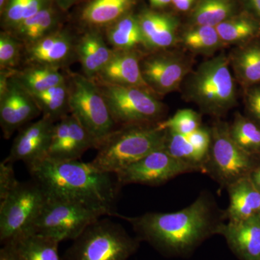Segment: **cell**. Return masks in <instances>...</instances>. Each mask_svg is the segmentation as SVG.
<instances>
[{
  "label": "cell",
  "mask_w": 260,
  "mask_h": 260,
  "mask_svg": "<svg viewBox=\"0 0 260 260\" xmlns=\"http://www.w3.org/2000/svg\"><path fill=\"white\" fill-rule=\"evenodd\" d=\"M197 172L190 165L174 158L164 149L155 150L116 174L121 185L158 186L181 174Z\"/></svg>",
  "instance_id": "obj_12"
},
{
  "label": "cell",
  "mask_w": 260,
  "mask_h": 260,
  "mask_svg": "<svg viewBox=\"0 0 260 260\" xmlns=\"http://www.w3.org/2000/svg\"><path fill=\"white\" fill-rule=\"evenodd\" d=\"M91 148H95L91 137L78 119L70 114L54 123L46 158L54 160H78Z\"/></svg>",
  "instance_id": "obj_14"
},
{
  "label": "cell",
  "mask_w": 260,
  "mask_h": 260,
  "mask_svg": "<svg viewBox=\"0 0 260 260\" xmlns=\"http://www.w3.org/2000/svg\"><path fill=\"white\" fill-rule=\"evenodd\" d=\"M195 0H172V4L176 9L181 12H186L190 9Z\"/></svg>",
  "instance_id": "obj_43"
},
{
  "label": "cell",
  "mask_w": 260,
  "mask_h": 260,
  "mask_svg": "<svg viewBox=\"0 0 260 260\" xmlns=\"http://www.w3.org/2000/svg\"><path fill=\"white\" fill-rule=\"evenodd\" d=\"M211 131V145L204 171L223 187H229L254 170L253 155L233 140L226 123L217 122Z\"/></svg>",
  "instance_id": "obj_9"
},
{
  "label": "cell",
  "mask_w": 260,
  "mask_h": 260,
  "mask_svg": "<svg viewBox=\"0 0 260 260\" xmlns=\"http://www.w3.org/2000/svg\"><path fill=\"white\" fill-rule=\"evenodd\" d=\"M242 10L260 22V0H240Z\"/></svg>",
  "instance_id": "obj_41"
},
{
  "label": "cell",
  "mask_w": 260,
  "mask_h": 260,
  "mask_svg": "<svg viewBox=\"0 0 260 260\" xmlns=\"http://www.w3.org/2000/svg\"><path fill=\"white\" fill-rule=\"evenodd\" d=\"M20 44L13 35L2 32L0 35V69L15 70L20 58Z\"/></svg>",
  "instance_id": "obj_35"
},
{
  "label": "cell",
  "mask_w": 260,
  "mask_h": 260,
  "mask_svg": "<svg viewBox=\"0 0 260 260\" xmlns=\"http://www.w3.org/2000/svg\"><path fill=\"white\" fill-rule=\"evenodd\" d=\"M136 0H91L81 13V20L90 27H109L128 14Z\"/></svg>",
  "instance_id": "obj_23"
},
{
  "label": "cell",
  "mask_w": 260,
  "mask_h": 260,
  "mask_svg": "<svg viewBox=\"0 0 260 260\" xmlns=\"http://www.w3.org/2000/svg\"><path fill=\"white\" fill-rule=\"evenodd\" d=\"M76 44L69 32L56 30L38 42L26 46L25 58L30 65L59 69L75 52Z\"/></svg>",
  "instance_id": "obj_16"
},
{
  "label": "cell",
  "mask_w": 260,
  "mask_h": 260,
  "mask_svg": "<svg viewBox=\"0 0 260 260\" xmlns=\"http://www.w3.org/2000/svg\"><path fill=\"white\" fill-rule=\"evenodd\" d=\"M117 217L129 222L135 232L164 252L183 254L206 238L218 234L222 223L212 198L201 195L174 213H147L137 217Z\"/></svg>",
  "instance_id": "obj_2"
},
{
  "label": "cell",
  "mask_w": 260,
  "mask_h": 260,
  "mask_svg": "<svg viewBox=\"0 0 260 260\" xmlns=\"http://www.w3.org/2000/svg\"><path fill=\"white\" fill-rule=\"evenodd\" d=\"M95 82L116 124L135 125L161 121L165 107L150 90Z\"/></svg>",
  "instance_id": "obj_8"
},
{
  "label": "cell",
  "mask_w": 260,
  "mask_h": 260,
  "mask_svg": "<svg viewBox=\"0 0 260 260\" xmlns=\"http://www.w3.org/2000/svg\"><path fill=\"white\" fill-rule=\"evenodd\" d=\"M8 243L14 248L19 260H61L59 242L38 233H27Z\"/></svg>",
  "instance_id": "obj_24"
},
{
  "label": "cell",
  "mask_w": 260,
  "mask_h": 260,
  "mask_svg": "<svg viewBox=\"0 0 260 260\" xmlns=\"http://www.w3.org/2000/svg\"><path fill=\"white\" fill-rule=\"evenodd\" d=\"M223 44H242L260 38V22L242 11L216 27Z\"/></svg>",
  "instance_id": "obj_27"
},
{
  "label": "cell",
  "mask_w": 260,
  "mask_h": 260,
  "mask_svg": "<svg viewBox=\"0 0 260 260\" xmlns=\"http://www.w3.org/2000/svg\"><path fill=\"white\" fill-rule=\"evenodd\" d=\"M47 200L45 191L34 179L19 181L8 196L0 201L2 244L31 232Z\"/></svg>",
  "instance_id": "obj_7"
},
{
  "label": "cell",
  "mask_w": 260,
  "mask_h": 260,
  "mask_svg": "<svg viewBox=\"0 0 260 260\" xmlns=\"http://www.w3.org/2000/svg\"><path fill=\"white\" fill-rule=\"evenodd\" d=\"M236 255L242 260H260V215L245 220H229L219 229Z\"/></svg>",
  "instance_id": "obj_17"
},
{
  "label": "cell",
  "mask_w": 260,
  "mask_h": 260,
  "mask_svg": "<svg viewBox=\"0 0 260 260\" xmlns=\"http://www.w3.org/2000/svg\"><path fill=\"white\" fill-rule=\"evenodd\" d=\"M191 61L181 53L157 51L140 61L142 75L155 95L175 91L191 71Z\"/></svg>",
  "instance_id": "obj_11"
},
{
  "label": "cell",
  "mask_w": 260,
  "mask_h": 260,
  "mask_svg": "<svg viewBox=\"0 0 260 260\" xmlns=\"http://www.w3.org/2000/svg\"><path fill=\"white\" fill-rule=\"evenodd\" d=\"M75 53L84 75L94 80L110 60L114 49L108 47L100 32L90 30L84 34L76 44Z\"/></svg>",
  "instance_id": "obj_20"
},
{
  "label": "cell",
  "mask_w": 260,
  "mask_h": 260,
  "mask_svg": "<svg viewBox=\"0 0 260 260\" xmlns=\"http://www.w3.org/2000/svg\"><path fill=\"white\" fill-rule=\"evenodd\" d=\"M229 206L225 215L229 220H245L259 213L260 191L250 175L239 179L228 187Z\"/></svg>",
  "instance_id": "obj_21"
},
{
  "label": "cell",
  "mask_w": 260,
  "mask_h": 260,
  "mask_svg": "<svg viewBox=\"0 0 260 260\" xmlns=\"http://www.w3.org/2000/svg\"><path fill=\"white\" fill-rule=\"evenodd\" d=\"M68 88L70 112L88 132L98 149L116 129L107 102L96 83L85 75L71 73Z\"/></svg>",
  "instance_id": "obj_6"
},
{
  "label": "cell",
  "mask_w": 260,
  "mask_h": 260,
  "mask_svg": "<svg viewBox=\"0 0 260 260\" xmlns=\"http://www.w3.org/2000/svg\"><path fill=\"white\" fill-rule=\"evenodd\" d=\"M104 215L82 205L48 198L31 232L52 238L59 243L75 240L90 224Z\"/></svg>",
  "instance_id": "obj_10"
},
{
  "label": "cell",
  "mask_w": 260,
  "mask_h": 260,
  "mask_svg": "<svg viewBox=\"0 0 260 260\" xmlns=\"http://www.w3.org/2000/svg\"><path fill=\"white\" fill-rule=\"evenodd\" d=\"M167 129L157 124L116 128L98 148L91 164L102 172L116 174L155 150L164 149Z\"/></svg>",
  "instance_id": "obj_4"
},
{
  "label": "cell",
  "mask_w": 260,
  "mask_h": 260,
  "mask_svg": "<svg viewBox=\"0 0 260 260\" xmlns=\"http://www.w3.org/2000/svg\"><path fill=\"white\" fill-rule=\"evenodd\" d=\"M186 136L197 152L207 160L211 145V131L207 128L200 126Z\"/></svg>",
  "instance_id": "obj_37"
},
{
  "label": "cell",
  "mask_w": 260,
  "mask_h": 260,
  "mask_svg": "<svg viewBox=\"0 0 260 260\" xmlns=\"http://www.w3.org/2000/svg\"><path fill=\"white\" fill-rule=\"evenodd\" d=\"M231 69L229 56L225 54L203 61L183 82L184 99L205 114L223 115L237 103V85Z\"/></svg>",
  "instance_id": "obj_3"
},
{
  "label": "cell",
  "mask_w": 260,
  "mask_h": 260,
  "mask_svg": "<svg viewBox=\"0 0 260 260\" xmlns=\"http://www.w3.org/2000/svg\"><path fill=\"white\" fill-rule=\"evenodd\" d=\"M140 57L137 50L114 49L110 60L93 80L112 85L139 87L151 91L142 75Z\"/></svg>",
  "instance_id": "obj_18"
},
{
  "label": "cell",
  "mask_w": 260,
  "mask_h": 260,
  "mask_svg": "<svg viewBox=\"0 0 260 260\" xmlns=\"http://www.w3.org/2000/svg\"><path fill=\"white\" fill-rule=\"evenodd\" d=\"M30 95L35 101L43 116H46L56 122L68 115L70 108L68 82L53 87L42 93Z\"/></svg>",
  "instance_id": "obj_30"
},
{
  "label": "cell",
  "mask_w": 260,
  "mask_h": 260,
  "mask_svg": "<svg viewBox=\"0 0 260 260\" xmlns=\"http://www.w3.org/2000/svg\"><path fill=\"white\" fill-rule=\"evenodd\" d=\"M229 132L233 140L247 153H260V126L250 119L237 114Z\"/></svg>",
  "instance_id": "obj_33"
},
{
  "label": "cell",
  "mask_w": 260,
  "mask_h": 260,
  "mask_svg": "<svg viewBox=\"0 0 260 260\" xmlns=\"http://www.w3.org/2000/svg\"><path fill=\"white\" fill-rule=\"evenodd\" d=\"M240 0H198L191 15L192 26L216 27L227 19L242 13Z\"/></svg>",
  "instance_id": "obj_25"
},
{
  "label": "cell",
  "mask_w": 260,
  "mask_h": 260,
  "mask_svg": "<svg viewBox=\"0 0 260 260\" xmlns=\"http://www.w3.org/2000/svg\"><path fill=\"white\" fill-rule=\"evenodd\" d=\"M11 162L0 164V201L5 199L18 184Z\"/></svg>",
  "instance_id": "obj_38"
},
{
  "label": "cell",
  "mask_w": 260,
  "mask_h": 260,
  "mask_svg": "<svg viewBox=\"0 0 260 260\" xmlns=\"http://www.w3.org/2000/svg\"><path fill=\"white\" fill-rule=\"evenodd\" d=\"M164 150L174 158L191 166L197 171L204 170L206 160L197 152L186 135L167 129Z\"/></svg>",
  "instance_id": "obj_32"
},
{
  "label": "cell",
  "mask_w": 260,
  "mask_h": 260,
  "mask_svg": "<svg viewBox=\"0 0 260 260\" xmlns=\"http://www.w3.org/2000/svg\"><path fill=\"white\" fill-rule=\"evenodd\" d=\"M245 104L248 112L260 124V83L246 88Z\"/></svg>",
  "instance_id": "obj_39"
},
{
  "label": "cell",
  "mask_w": 260,
  "mask_h": 260,
  "mask_svg": "<svg viewBox=\"0 0 260 260\" xmlns=\"http://www.w3.org/2000/svg\"><path fill=\"white\" fill-rule=\"evenodd\" d=\"M54 123L42 116L35 122L23 126L13 141L9 155L3 161L11 164L23 161L28 167L45 158L50 146Z\"/></svg>",
  "instance_id": "obj_13"
},
{
  "label": "cell",
  "mask_w": 260,
  "mask_h": 260,
  "mask_svg": "<svg viewBox=\"0 0 260 260\" xmlns=\"http://www.w3.org/2000/svg\"><path fill=\"white\" fill-rule=\"evenodd\" d=\"M29 0H9L5 8L4 23L9 29H14L21 23L26 11Z\"/></svg>",
  "instance_id": "obj_36"
},
{
  "label": "cell",
  "mask_w": 260,
  "mask_h": 260,
  "mask_svg": "<svg viewBox=\"0 0 260 260\" xmlns=\"http://www.w3.org/2000/svg\"><path fill=\"white\" fill-rule=\"evenodd\" d=\"M49 0H29L28 7H27L26 11L24 15L23 21L25 19L30 18L34 15L40 12L41 10L49 6Z\"/></svg>",
  "instance_id": "obj_40"
},
{
  "label": "cell",
  "mask_w": 260,
  "mask_h": 260,
  "mask_svg": "<svg viewBox=\"0 0 260 260\" xmlns=\"http://www.w3.org/2000/svg\"><path fill=\"white\" fill-rule=\"evenodd\" d=\"M259 215H260V209H259Z\"/></svg>",
  "instance_id": "obj_48"
},
{
  "label": "cell",
  "mask_w": 260,
  "mask_h": 260,
  "mask_svg": "<svg viewBox=\"0 0 260 260\" xmlns=\"http://www.w3.org/2000/svg\"><path fill=\"white\" fill-rule=\"evenodd\" d=\"M250 177L254 185L260 191V166L252 171V172L251 173Z\"/></svg>",
  "instance_id": "obj_45"
},
{
  "label": "cell",
  "mask_w": 260,
  "mask_h": 260,
  "mask_svg": "<svg viewBox=\"0 0 260 260\" xmlns=\"http://www.w3.org/2000/svg\"><path fill=\"white\" fill-rule=\"evenodd\" d=\"M107 37L114 50H137L144 44L139 18L130 13L109 25Z\"/></svg>",
  "instance_id": "obj_28"
},
{
  "label": "cell",
  "mask_w": 260,
  "mask_h": 260,
  "mask_svg": "<svg viewBox=\"0 0 260 260\" xmlns=\"http://www.w3.org/2000/svg\"><path fill=\"white\" fill-rule=\"evenodd\" d=\"M181 42L193 52L206 54L218 50L224 44L216 28L207 25L192 26L186 30L181 37Z\"/></svg>",
  "instance_id": "obj_31"
},
{
  "label": "cell",
  "mask_w": 260,
  "mask_h": 260,
  "mask_svg": "<svg viewBox=\"0 0 260 260\" xmlns=\"http://www.w3.org/2000/svg\"><path fill=\"white\" fill-rule=\"evenodd\" d=\"M9 0H0V10H1V14L3 15V13H4L5 8H6L7 5Z\"/></svg>",
  "instance_id": "obj_47"
},
{
  "label": "cell",
  "mask_w": 260,
  "mask_h": 260,
  "mask_svg": "<svg viewBox=\"0 0 260 260\" xmlns=\"http://www.w3.org/2000/svg\"><path fill=\"white\" fill-rule=\"evenodd\" d=\"M31 95L12 77L8 90L0 97V124L5 139L41 114Z\"/></svg>",
  "instance_id": "obj_15"
},
{
  "label": "cell",
  "mask_w": 260,
  "mask_h": 260,
  "mask_svg": "<svg viewBox=\"0 0 260 260\" xmlns=\"http://www.w3.org/2000/svg\"><path fill=\"white\" fill-rule=\"evenodd\" d=\"M58 6L62 10H68L76 3L82 0H56Z\"/></svg>",
  "instance_id": "obj_44"
},
{
  "label": "cell",
  "mask_w": 260,
  "mask_h": 260,
  "mask_svg": "<svg viewBox=\"0 0 260 260\" xmlns=\"http://www.w3.org/2000/svg\"><path fill=\"white\" fill-rule=\"evenodd\" d=\"M0 249V260H19L14 248L10 243L3 244Z\"/></svg>",
  "instance_id": "obj_42"
},
{
  "label": "cell",
  "mask_w": 260,
  "mask_h": 260,
  "mask_svg": "<svg viewBox=\"0 0 260 260\" xmlns=\"http://www.w3.org/2000/svg\"><path fill=\"white\" fill-rule=\"evenodd\" d=\"M73 241L66 260H126L138 247L121 225L101 218Z\"/></svg>",
  "instance_id": "obj_5"
},
{
  "label": "cell",
  "mask_w": 260,
  "mask_h": 260,
  "mask_svg": "<svg viewBox=\"0 0 260 260\" xmlns=\"http://www.w3.org/2000/svg\"><path fill=\"white\" fill-rule=\"evenodd\" d=\"M150 3L155 8H161L172 3V0H150Z\"/></svg>",
  "instance_id": "obj_46"
},
{
  "label": "cell",
  "mask_w": 260,
  "mask_h": 260,
  "mask_svg": "<svg viewBox=\"0 0 260 260\" xmlns=\"http://www.w3.org/2000/svg\"><path fill=\"white\" fill-rule=\"evenodd\" d=\"M229 56L234 76L243 87L260 83V38L239 44Z\"/></svg>",
  "instance_id": "obj_22"
},
{
  "label": "cell",
  "mask_w": 260,
  "mask_h": 260,
  "mask_svg": "<svg viewBox=\"0 0 260 260\" xmlns=\"http://www.w3.org/2000/svg\"><path fill=\"white\" fill-rule=\"evenodd\" d=\"M13 78L31 95L42 93L67 82L59 69L41 65H30L21 71L15 70Z\"/></svg>",
  "instance_id": "obj_26"
},
{
  "label": "cell",
  "mask_w": 260,
  "mask_h": 260,
  "mask_svg": "<svg viewBox=\"0 0 260 260\" xmlns=\"http://www.w3.org/2000/svg\"><path fill=\"white\" fill-rule=\"evenodd\" d=\"M158 125L162 129H170L179 134L187 135L201 126V117L191 109H181L167 120L158 122Z\"/></svg>",
  "instance_id": "obj_34"
},
{
  "label": "cell",
  "mask_w": 260,
  "mask_h": 260,
  "mask_svg": "<svg viewBox=\"0 0 260 260\" xmlns=\"http://www.w3.org/2000/svg\"><path fill=\"white\" fill-rule=\"evenodd\" d=\"M143 36V47L161 51L172 47L177 41L179 20L167 13L145 10L138 15Z\"/></svg>",
  "instance_id": "obj_19"
},
{
  "label": "cell",
  "mask_w": 260,
  "mask_h": 260,
  "mask_svg": "<svg viewBox=\"0 0 260 260\" xmlns=\"http://www.w3.org/2000/svg\"><path fill=\"white\" fill-rule=\"evenodd\" d=\"M56 24L55 13L49 5L34 16L24 20L13 29L14 37L20 42L25 43V46L30 45L56 31L54 30Z\"/></svg>",
  "instance_id": "obj_29"
},
{
  "label": "cell",
  "mask_w": 260,
  "mask_h": 260,
  "mask_svg": "<svg viewBox=\"0 0 260 260\" xmlns=\"http://www.w3.org/2000/svg\"><path fill=\"white\" fill-rule=\"evenodd\" d=\"M28 168L31 179L49 199L64 200L117 215L116 203L121 184L116 174L99 170L91 162L44 158Z\"/></svg>",
  "instance_id": "obj_1"
}]
</instances>
